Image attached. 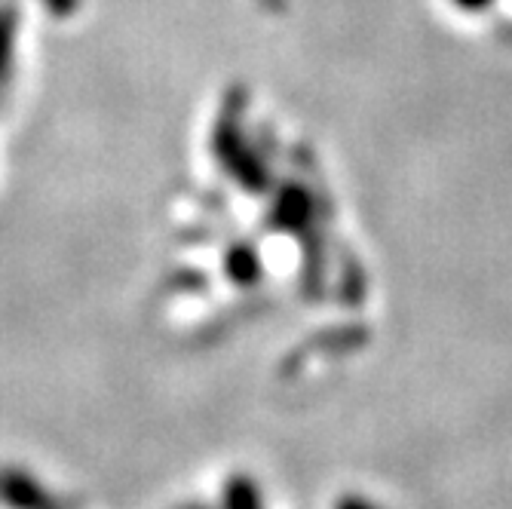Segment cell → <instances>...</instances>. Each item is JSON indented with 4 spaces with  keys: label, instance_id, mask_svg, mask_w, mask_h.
<instances>
[{
    "label": "cell",
    "instance_id": "6da1fadb",
    "mask_svg": "<svg viewBox=\"0 0 512 509\" xmlns=\"http://www.w3.org/2000/svg\"><path fill=\"white\" fill-rule=\"evenodd\" d=\"M243 111H246V89L237 86L227 92L224 99V111L218 117V129H215V154L221 160V166L230 169L246 191L261 194L267 188V166L264 160L252 151V145H246L243 135Z\"/></svg>",
    "mask_w": 512,
    "mask_h": 509
},
{
    "label": "cell",
    "instance_id": "7a4b0ae2",
    "mask_svg": "<svg viewBox=\"0 0 512 509\" xmlns=\"http://www.w3.org/2000/svg\"><path fill=\"white\" fill-rule=\"evenodd\" d=\"M319 200H325V191L319 188L316 194L307 191L301 181H289L279 188L276 194V203L270 209V221L279 227V230H289L295 234L301 243H304V255H307V270H310V280H313V270H316V261H319V240H316V218L322 209H319Z\"/></svg>",
    "mask_w": 512,
    "mask_h": 509
},
{
    "label": "cell",
    "instance_id": "3957f363",
    "mask_svg": "<svg viewBox=\"0 0 512 509\" xmlns=\"http://www.w3.org/2000/svg\"><path fill=\"white\" fill-rule=\"evenodd\" d=\"M230 270H234V280L237 283H255V276H258V258L252 249L240 246L234 249V255H230Z\"/></svg>",
    "mask_w": 512,
    "mask_h": 509
},
{
    "label": "cell",
    "instance_id": "277c9868",
    "mask_svg": "<svg viewBox=\"0 0 512 509\" xmlns=\"http://www.w3.org/2000/svg\"><path fill=\"white\" fill-rule=\"evenodd\" d=\"M494 0H454V7L463 10V13H485Z\"/></svg>",
    "mask_w": 512,
    "mask_h": 509
},
{
    "label": "cell",
    "instance_id": "5b68a950",
    "mask_svg": "<svg viewBox=\"0 0 512 509\" xmlns=\"http://www.w3.org/2000/svg\"><path fill=\"white\" fill-rule=\"evenodd\" d=\"M261 7H264V10H270V13H283L286 0H261Z\"/></svg>",
    "mask_w": 512,
    "mask_h": 509
}]
</instances>
